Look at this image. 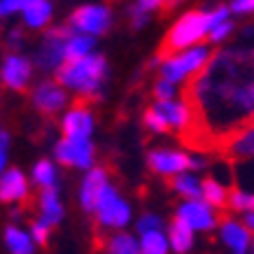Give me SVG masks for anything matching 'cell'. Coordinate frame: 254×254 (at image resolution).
I'll return each instance as SVG.
<instances>
[{
  "label": "cell",
  "instance_id": "obj_1",
  "mask_svg": "<svg viewBox=\"0 0 254 254\" xmlns=\"http://www.w3.org/2000/svg\"><path fill=\"white\" fill-rule=\"evenodd\" d=\"M189 124L180 138L193 152H226L254 126V47L219 49L187 79Z\"/></svg>",
  "mask_w": 254,
  "mask_h": 254
},
{
  "label": "cell",
  "instance_id": "obj_2",
  "mask_svg": "<svg viewBox=\"0 0 254 254\" xmlns=\"http://www.w3.org/2000/svg\"><path fill=\"white\" fill-rule=\"evenodd\" d=\"M105 77H108V63H105V56L100 54L82 56L77 61H65L56 70V82L75 91L77 98L82 100L98 96Z\"/></svg>",
  "mask_w": 254,
  "mask_h": 254
},
{
  "label": "cell",
  "instance_id": "obj_3",
  "mask_svg": "<svg viewBox=\"0 0 254 254\" xmlns=\"http://www.w3.org/2000/svg\"><path fill=\"white\" fill-rule=\"evenodd\" d=\"M212 12H203V9H191V12H187L177 19L173 26H170V31L166 33V38H163L161 47H159V52H156V61L161 63L170 56L180 54L182 49H189L193 47L196 42L210 35L212 31Z\"/></svg>",
  "mask_w": 254,
  "mask_h": 254
},
{
  "label": "cell",
  "instance_id": "obj_4",
  "mask_svg": "<svg viewBox=\"0 0 254 254\" xmlns=\"http://www.w3.org/2000/svg\"><path fill=\"white\" fill-rule=\"evenodd\" d=\"M210 59L208 47H191L187 49L185 54H175L161 61V77L170 79V82H182L189 79L191 75H196Z\"/></svg>",
  "mask_w": 254,
  "mask_h": 254
},
{
  "label": "cell",
  "instance_id": "obj_5",
  "mask_svg": "<svg viewBox=\"0 0 254 254\" xmlns=\"http://www.w3.org/2000/svg\"><path fill=\"white\" fill-rule=\"evenodd\" d=\"M72 26H59V28H49L45 33V40L38 49V65L42 70H59L65 63V47L68 40L75 35Z\"/></svg>",
  "mask_w": 254,
  "mask_h": 254
},
{
  "label": "cell",
  "instance_id": "obj_6",
  "mask_svg": "<svg viewBox=\"0 0 254 254\" xmlns=\"http://www.w3.org/2000/svg\"><path fill=\"white\" fill-rule=\"evenodd\" d=\"M96 222L100 226H108V229H122L128 224L131 219V208L124 198H119V193L115 191V187H105L98 196V203H96Z\"/></svg>",
  "mask_w": 254,
  "mask_h": 254
},
{
  "label": "cell",
  "instance_id": "obj_7",
  "mask_svg": "<svg viewBox=\"0 0 254 254\" xmlns=\"http://www.w3.org/2000/svg\"><path fill=\"white\" fill-rule=\"evenodd\" d=\"M56 161L70 168H91L93 166V145L89 138H65L61 142H56L54 147Z\"/></svg>",
  "mask_w": 254,
  "mask_h": 254
},
{
  "label": "cell",
  "instance_id": "obj_8",
  "mask_svg": "<svg viewBox=\"0 0 254 254\" xmlns=\"http://www.w3.org/2000/svg\"><path fill=\"white\" fill-rule=\"evenodd\" d=\"M70 26L77 33H86V35H103L112 23V14L108 7L103 5H84L77 7L70 14Z\"/></svg>",
  "mask_w": 254,
  "mask_h": 254
},
{
  "label": "cell",
  "instance_id": "obj_9",
  "mask_svg": "<svg viewBox=\"0 0 254 254\" xmlns=\"http://www.w3.org/2000/svg\"><path fill=\"white\" fill-rule=\"evenodd\" d=\"M147 161L154 173L166 177H175L180 173H185L187 168H191V156L180 152V149H152Z\"/></svg>",
  "mask_w": 254,
  "mask_h": 254
},
{
  "label": "cell",
  "instance_id": "obj_10",
  "mask_svg": "<svg viewBox=\"0 0 254 254\" xmlns=\"http://www.w3.org/2000/svg\"><path fill=\"white\" fill-rule=\"evenodd\" d=\"M177 217H182L193 231H212L217 226V217L210 208L208 200H198V198H189L187 203L180 205Z\"/></svg>",
  "mask_w": 254,
  "mask_h": 254
},
{
  "label": "cell",
  "instance_id": "obj_11",
  "mask_svg": "<svg viewBox=\"0 0 254 254\" xmlns=\"http://www.w3.org/2000/svg\"><path fill=\"white\" fill-rule=\"evenodd\" d=\"M68 103V93L65 86L59 82H42V84L33 91V105L42 112V115H56L61 112Z\"/></svg>",
  "mask_w": 254,
  "mask_h": 254
},
{
  "label": "cell",
  "instance_id": "obj_12",
  "mask_svg": "<svg viewBox=\"0 0 254 254\" xmlns=\"http://www.w3.org/2000/svg\"><path fill=\"white\" fill-rule=\"evenodd\" d=\"M28 79H31V61L19 54L5 56V61H2V84L14 89V91H23Z\"/></svg>",
  "mask_w": 254,
  "mask_h": 254
},
{
  "label": "cell",
  "instance_id": "obj_13",
  "mask_svg": "<svg viewBox=\"0 0 254 254\" xmlns=\"http://www.w3.org/2000/svg\"><path fill=\"white\" fill-rule=\"evenodd\" d=\"M61 128H63V135H70V138H91V131H93L91 110L86 105H82V100H77V105L63 117Z\"/></svg>",
  "mask_w": 254,
  "mask_h": 254
},
{
  "label": "cell",
  "instance_id": "obj_14",
  "mask_svg": "<svg viewBox=\"0 0 254 254\" xmlns=\"http://www.w3.org/2000/svg\"><path fill=\"white\" fill-rule=\"evenodd\" d=\"M108 187V173L103 168H91L86 173L84 182H82V189H79V203L86 212H93L96 210V203H98L100 191Z\"/></svg>",
  "mask_w": 254,
  "mask_h": 254
},
{
  "label": "cell",
  "instance_id": "obj_15",
  "mask_svg": "<svg viewBox=\"0 0 254 254\" xmlns=\"http://www.w3.org/2000/svg\"><path fill=\"white\" fill-rule=\"evenodd\" d=\"M0 198L5 203H21V200L28 198V182L23 177L21 170H7L2 175V182H0Z\"/></svg>",
  "mask_w": 254,
  "mask_h": 254
},
{
  "label": "cell",
  "instance_id": "obj_16",
  "mask_svg": "<svg viewBox=\"0 0 254 254\" xmlns=\"http://www.w3.org/2000/svg\"><path fill=\"white\" fill-rule=\"evenodd\" d=\"M250 229L243 222H233V219H224L222 222V240L231 247L233 252H247L252 247V238H250Z\"/></svg>",
  "mask_w": 254,
  "mask_h": 254
},
{
  "label": "cell",
  "instance_id": "obj_17",
  "mask_svg": "<svg viewBox=\"0 0 254 254\" xmlns=\"http://www.w3.org/2000/svg\"><path fill=\"white\" fill-rule=\"evenodd\" d=\"M38 210H40V219L47 222L49 226H56L63 219L61 200H59V193H56L54 187H42V191L38 196Z\"/></svg>",
  "mask_w": 254,
  "mask_h": 254
},
{
  "label": "cell",
  "instance_id": "obj_18",
  "mask_svg": "<svg viewBox=\"0 0 254 254\" xmlns=\"http://www.w3.org/2000/svg\"><path fill=\"white\" fill-rule=\"evenodd\" d=\"M168 240H170V247H173L177 254H187L193 245V229L182 217H175L168 229Z\"/></svg>",
  "mask_w": 254,
  "mask_h": 254
},
{
  "label": "cell",
  "instance_id": "obj_19",
  "mask_svg": "<svg viewBox=\"0 0 254 254\" xmlns=\"http://www.w3.org/2000/svg\"><path fill=\"white\" fill-rule=\"evenodd\" d=\"M52 19V5L49 0H33L28 7L23 9V21L31 28H45Z\"/></svg>",
  "mask_w": 254,
  "mask_h": 254
},
{
  "label": "cell",
  "instance_id": "obj_20",
  "mask_svg": "<svg viewBox=\"0 0 254 254\" xmlns=\"http://www.w3.org/2000/svg\"><path fill=\"white\" fill-rule=\"evenodd\" d=\"M5 243H7L9 254H33V236L26 231L16 229V226H7L5 229Z\"/></svg>",
  "mask_w": 254,
  "mask_h": 254
},
{
  "label": "cell",
  "instance_id": "obj_21",
  "mask_svg": "<svg viewBox=\"0 0 254 254\" xmlns=\"http://www.w3.org/2000/svg\"><path fill=\"white\" fill-rule=\"evenodd\" d=\"M203 198L208 200L212 208H229V191L217 177L203 180Z\"/></svg>",
  "mask_w": 254,
  "mask_h": 254
},
{
  "label": "cell",
  "instance_id": "obj_22",
  "mask_svg": "<svg viewBox=\"0 0 254 254\" xmlns=\"http://www.w3.org/2000/svg\"><path fill=\"white\" fill-rule=\"evenodd\" d=\"M224 154L229 156V159H250V161H252L254 159V126L250 131L243 133Z\"/></svg>",
  "mask_w": 254,
  "mask_h": 254
},
{
  "label": "cell",
  "instance_id": "obj_23",
  "mask_svg": "<svg viewBox=\"0 0 254 254\" xmlns=\"http://www.w3.org/2000/svg\"><path fill=\"white\" fill-rule=\"evenodd\" d=\"M142 240H140V247H142V254H168L170 240L161 233V229L156 231H145L140 233Z\"/></svg>",
  "mask_w": 254,
  "mask_h": 254
},
{
  "label": "cell",
  "instance_id": "obj_24",
  "mask_svg": "<svg viewBox=\"0 0 254 254\" xmlns=\"http://www.w3.org/2000/svg\"><path fill=\"white\" fill-rule=\"evenodd\" d=\"M91 49H93V38H89L86 33L72 35L68 40V47H65V61H77L82 56H89Z\"/></svg>",
  "mask_w": 254,
  "mask_h": 254
},
{
  "label": "cell",
  "instance_id": "obj_25",
  "mask_svg": "<svg viewBox=\"0 0 254 254\" xmlns=\"http://www.w3.org/2000/svg\"><path fill=\"white\" fill-rule=\"evenodd\" d=\"M173 187L185 198H198V196H203V182H198L193 175H187V173H180V175L173 177Z\"/></svg>",
  "mask_w": 254,
  "mask_h": 254
},
{
  "label": "cell",
  "instance_id": "obj_26",
  "mask_svg": "<svg viewBox=\"0 0 254 254\" xmlns=\"http://www.w3.org/2000/svg\"><path fill=\"white\" fill-rule=\"evenodd\" d=\"M110 254H142V247H138V243L131 236L117 233L110 238Z\"/></svg>",
  "mask_w": 254,
  "mask_h": 254
},
{
  "label": "cell",
  "instance_id": "obj_27",
  "mask_svg": "<svg viewBox=\"0 0 254 254\" xmlns=\"http://www.w3.org/2000/svg\"><path fill=\"white\" fill-rule=\"evenodd\" d=\"M33 182L38 187H54L56 170H54V166H52V161L42 159V161L35 163V168H33Z\"/></svg>",
  "mask_w": 254,
  "mask_h": 254
},
{
  "label": "cell",
  "instance_id": "obj_28",
  "mask_svg": "<svg viewBox=\"0 0 254 254\" xmlns=\"http://www.w3.org/2000/svg\"><path fill=\"white\" fill-rule=\"evenodd\" d=\"M229 208L238 210V212H250V210H254V193L233 187L231 193H229Z\"/></svg>",
  "mask_w": 254,
  "mask_h": 254
},
{
  "label": "cell",
  "instance_id": "obj_29",
  "mask_svg": "<svg viewBox=\"0 0 254 254\" xmlns=\"http://www.w3.org/2000/svg\"><path fill=\"white\" fill-rule=\"evenodd\" d=\"M145 126L152 133H166V131H170L168 119H166V117H163L156 108H149L145 112Z\"/></svg>",
  "mask_w": 254,
  "mask_h": 254
},
{
  "label": "cell",
  "instance_id": "obj_30",
  "mask_svg": "<svg viewBox=\"0 0 254 254\" xmlns=\"http://www.w3.org/2000/svg\"><path fill=\"white\" fill-rule=\"evenodd\" d=\"M154 96H156V100H170V98H175V82H170V79L161 77L154 84Z\"/></svg>",
  "mask_w": 254,
  "mask_h": 254
},
{
  "label": "cell",
  "instance_id": "obj_31",
  "mask_svg": "<svg viewBox=\"0 0 254 254\" xmlns=\"http://www.w3.org/2000/svg\"><path fill=\"white\" fill-rule=\"evenodd\" d=\"M49 229H52V226H49L47 222H42V219L33 222V224H31V236H33V240H35L38 245L45 247L47 240H49Z\"/></svg>",
  "mask_w": 254,
  "mask_h": 254
},
{
  "label": "cell",
  "instance_id": "obj_32",
  "mask_svg": "<svg viewBox=\"0 0 254 254\" xmlns=\"http://www.w3.org/2000/svg\"><path fill=\"white\" fill-rule=\"evenodd\" d=\"M31 2L33 0H2V2H0V12H2V16L14 14V12H23Z\"/></svg>",
  "mask_w": 254,
  "mask_h": 254
},
{
  "label": "cell",
  "instance_id": "obj_33",
  "mask_svg": "<svg viewBox=\"0 0 254 254\" xmlns=\"http://www.w3.org/2000/svg\"><path fill=\"white\" fill-rule=\"evenodd\" d=\"M231 33H233V23L229 21V19H226V21L217 23L215 28L210 31V35H208V38L212 40V42H222V40L226 38V35H231Z\"/></svg>",
  "mask_w": 254,
  "mask_h": 254
},
{
  "label": "cell",
  "instance_id": "obj_34",
  "mask_svg": "<svg viewBox=\"0 0 254 254\" xmlns=\"http://www.w3.org/2000/svg\"><path fill=\"white\" fill-rule=\"evenodd\" d=\"M156 229H161V219L156 215H145L142 219L138 222V231L145 233V231H156Z\"/></svg>",
  "mask_w": 254,
  "mask_h": 254
},
{
  "label": "cell",
  "instance_id": "obj_35",
  "mask_svg": "<svg viewBox=\"0 0 254 254\" xmlns=\"http://www.w3.org/2000/svg\"><path fill=\"white\" fill-rule=\"evenodd\" d=\"M231 12L250 14V12H254V0H231Z\"/></svg>",
  "mask_w": 254,
  "mask_h": 254
},
{
  "label": "cell",
  "instance_id": "obj_36",
  "mask_svg": "<svg viewBox=\"0 0 254 254\" xmlns=\"http://www.w3.org/2000/svg\"><path fill=\"white\" fill-rule=\"evenodd\" d=\"M0 140H2V145H0V166L5 168V163H7V152H9V135H7V131H2Z\"/></svg>",
  "mask_w": 254,
  "mask_h": 254
},
{
  "label": "cell",
  "instance_id": "obj_37",
  "mask_svg": "<svg viewBox=\"0 0 254 254\" xmlns=\"http://www.w3.org/2000/svg\"><path fill=\"white\" fill-rule=\"evenodd\" d=\"M168 0H138V5L145 12H152V9H156V7H161V5H166Z\"/></svg>",
  "mask_w": 254,
  "mask_h": 254
},
{
  "label": "cell",
  "instance_id": "obj_38",
  "mask_svg": "<svg viewBox=\"0 0 254 254\" xmlns=\"http://www.w3.org/2000/svg\"><path fill=\"white\" fill-rule=\"evenodd\" d=\"M245 224H247V229L254 233V210H250V212H245Z\"/></svg>",
  "mask_w": 254,
  "mask_h": 254
},
{
  "label": "cell",
  "instance_id": "obj_39",
  "mask_svg": "<svg viewBox=\"0 0 254 254\" xmlns=\"http://www.w3.org/2000/svg\"><path fill=\"white\" fill-rule=\"evenodd\" d=\"M19 40H21V31L14 28V31L9 33V45H19Z\"/></svg>",
  "mask_w": 254,
  "mask_h": 254
},
{
  "label": "cell",
  "instance_id": "obj_40",
  "mask_svg": "<svg viewBox=\"0 0 254 254\" xmlns=\"http://www.w3.org/2000/svg\"><path fill=\"white\" fill-rule=\"evenodd\" d=\"M180 2H182V0H168V2H166L163 7H166V12H170V9L175 7V5H180Z\"/></svg>",
  "mask_w": 254,
  "mask_h": 254
},
{
  "label": "cell",
  "instance_id": "obj_41",
  "mask_svg": "<svg viewBox=\"0 0 254 254\" xmlns=\"http://www.w3.org/2000/svg\"><path fill=\"white\" fill-rule=\"evenodd\" d=\"M252 254H254V240H252Z\"/></svg>",
  "mask_w": 254,
  "mask_h": 254
},
{
  "label": "cell",
  "instance_id": "obj_42",
  "mask_svg": "<svg viewBox=\"0 0 254 254\" xmlns=\"http://www.w3.org/2000/svg\"><path fill=\"white\" fill-rule=\"evenodd\" d=\"M233 254H245V252H233Z\"/></svg>",
  "mask_w": 254,
  "mask_h": 254
}]
</instances>
